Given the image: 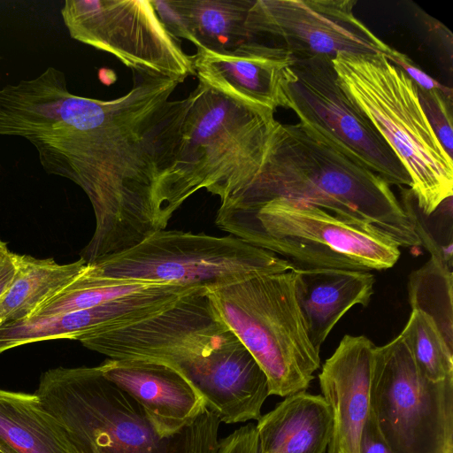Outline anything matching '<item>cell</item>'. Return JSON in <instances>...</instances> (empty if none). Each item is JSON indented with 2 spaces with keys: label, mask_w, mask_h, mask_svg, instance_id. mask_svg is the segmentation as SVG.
Masks as SVG:
<instances>
[{
  "label": "cell",
  "mask_w": 453,
  "mask_h": 453,
  "mask_svg": "<svg viewBox=\"0 0 453 453\" xmlns=\"http://www.w3.org/2000/svg\"><path fill=\"white\" fill-rule=\"evenodd\" d=\"M157 284L161 283L96 277L90 274L86 267L63 289L42 303L29 318L92 308L111 300L147 290Z\"/></svg>",
  "instance_id": "23"
},
{
  "label": "cell",
  "mask_w": 453,
  "mask_h": 453,
  "mask_svg": "<svg viewBox=\"0 0 453 453\" xmlns=\"http://www.w3.org/2000/svg\"><path fill=\"white\" fill-rule=\"evenodd\" d=\"M385 57L395 66L403 70L414 83L425 89H437L452 98V89L442 85L426 73L422 71L413 61L405 54L392 49Z\"/></svg>",
  "instance_id": "29"
},
{
  "label": "cell",
  "mask_w": 453,
  "mask_h": 453,
  "mask_svg": "<svg viewBox=\"0 0 453 453\" xmlns=\"http://www.w3.org/2000/svg\"><path fill=\"white\" fill-rule=\"evenodd\" d=\"M79 341L110 359L169 366L199 392L207 409L226 424L258 420L270 395L265 372L219 319L204 288L146 319L98 329Z\"/></svg>",
  "instance_id": "2"
},
{
  "label": "cell",
  "mask_w": 453,
  "mask_h": 453,
  "mask_svg": "<svg viewBox=\"0 0 453 453\" xmlns=\"http://www.w3.org/2000/svg\"><path fill=\"white\" fill-rule=\"evenodd\" d=\"M421 107L448 155H453L452 98L437 89L417 86Z\"/></svg>",
  "instance_id": "27"
},
{
  "label": "cell",
  "mask_w": 453,
  "mask_h": 453,
  "mask_svg": "<svg viewBox=\"0 0 453 453\" xmlns=\"http://www.w3.org/2000/svg\"><path fill=\"white\" fill-rule=\"evenodd\" d=\"M215 224L299 269L380 271L394 266L401 255L397 242L379 227L297 200L275 198L217 211Z\"/></svg>",
  "instance_id": "6"
},
{
  "label": "cell",
  "mask_w": 453,
  "mask_h": 453,
  "mask_svg": "<svg viewBox=\"0 0 453 453\" xmlns=\"http://www.w3.org/2000/svg\"><path fill=\"white\" fill-rule=\"evenodd\" d=\"M196 50L223 53L254 41L247 19L254 0H176Z\"/></svg>",
  "instance_id": "22"
},
{
  "label": "cell",
  "mask_w": 453,
  "mask_h": 453,
  "mask_svg": "<svg viewBox=\"0 0 453 453\" xmlns=\"http://www.w3.org/2000/svg\"><path fill=\"white\" fill-rule=\"evenodd\" d=\"M256 428L258 453H326L331 409L322 395L297 392L261 415Z\"/></svg>",
  "instance_id": "19"
},
{
  "label": "cell",
  "mask_w": 453,
  "mask_h": 453,
  "mask_svg": "<svg viewBox=\"0 0 453 453\" xmlns=\"http://www.w3.org/2000/svg\"><path fill=\"white\" fill-rule=\"evenodd\" d=\"M370 408L392 453H453V377L426 379L401 334L376 346Z\"/></svg>",
  "instance_id": "10"
},
{
  "label": "cell",
  "mask_w": 453,
  "mask_h": 453,
  "mask_svg": "<svg viewBox=\"0 0 453 453\" xmlns=\"http://www.w3.org/2000/svg\"><path fill=\"white\" fill-rule=\"evenodd\" d=\"M356 0H254L247 27L281 38L296 59L387 55L392 48L354 14Z\"/></svg>",
  "instance_id": "13"
},
{
  "label": "cell",
  "mask_w": 453,
  "mask_h": 453,
  "mask_svg": "<svg viewBox=\"0 0 453 453\" xmlns=\"http://www.w3.org/2000/svg\"><path fill=\"white\" fill-rule=\"evenodd\" d=\"M73 453H94V452L89 451V450L81 449L74 445V449H73Z\"/></svg>",
  "instance_id": "34"
},
{
  "label": "cell",
  "mask_w": 453,
  "mask_h": 453,
  "mask_svg": "<svg viewBox=\"0 0 453 453\" xmlns=\"http://www.w3.org/2000/svg\"><path fill=\"white\" fill-rule=\"evenodd\" d=\"M157 310L155 295L145 290L85 310L5 323L0 326V354L42 341H79L82 335L98 329L118 327L142 320Z\"/></svg>",
  "instance_id": "17"
},
{
  "label": "cell",
  "mask_w": 453,
  "mask_h": 453,
  "mask_svg": "<svg viewBox=\"0 0 453 453\" xmlns=\"http://www.w3.org/2000/svg\"><path fill=\"white\" fill-rule=\"evenodd\" d=\"M360 453H392L385 442L371 411L363 429Z\"/></svg>",
  "instance_id": "31"
},
{
  "label": "cell",
  "mask_w": 453,
  "mask_h": 453,
  "mask_svg": "<svg viewBox=\"0 0 453 453\" xmlns=\"http://www.w3.org/2000/svg\"><path fill=\"white\" fill-rule=\"evenodd\" d=\"M17 254L12 251L0 257V299L9 289L17 273Z\"/></svg>",
  "instance_id": "32"
},
{
  "label": "cell",
  "mask_w": 453,
  "mask_h": 453,
  "mask_svg": "<svg viewBox=\"0 0 453 453\" xmlns=\"http://www.w3.org/2000/svg\"><path fill=\"white\" fill-rule=\"evenodd\" d=\"M98 366L107 380L141 406L162 436L180 433L207 409L199 392L165 365L107 358Z\"/></svg>",
  "instance_id": "16"
},
{
  "label": "cell",
  "mask_w": 453,
  "mask_h": 453,
  "mask_svg": "<svg viewBox=\"0 0 453 453\" xmlns=\"http://www.w3.org/2000/svg\"><path fill=\"white\" fill-rule=\"evenodd\" d=\"M78 448L94 453H217L220 420L206 409L180 433L162 436L141 406L99 366L57 367L35 392Z\"/></svg>",
  "instance_id": "5"
},
{
  "label": "cell",
  "mask_w": 453,
  "mask_h": 453,
  "mask_svg": "<svg viewBox=\"0 0 453 453\" xmlns=\"http://www.w3.org/2000/svg\"><path fill=\"white\" fill-rule=\"evenodd\" d=\"M275 198L302 201L342 218L370 223L400 247L421 245L390 185L301 122L278 123L256 177L238 195L220 203L218 212Z\"/></svg>",
  "instance_id": "3"
},
{
  "label": "cell",
  "mask_w": 453,
  "mask_h": 453,
  "mask_svg": "<svg viewBox=\"0 0 453 453\" xmlns=\"http://www.w3.org/2000/svg\"><path fill=\"white\" fill-rule=\"evenodd\" d=\"M376 346L365 336L346 334L319 375L330 406L332 434L327 453H360L370 408V383Z\"/></svg>",
  "instance_id": "14"
},
{
  "label": "cell",
  "mask_w": 453,
  "mask_h": 453,
  "mask_svg": "<svg viewBox=\"0 0 453 453\" xmlns=\"http://www.w3.org/2000/svg\"><path fill=\"white\" fill-rule=\"evenodd\" d=\"M279 121L274 111L229 96L202 81L186 97L171 162L161 181L166 219L199 189L220 203L238 195L262 166Z\"/></svg>",
  "instance_id": "4"
},
{
  "label": "cell",
  "mask_w": 453,
  "mask_h": 453,
  "mask_svg": "<svg viewBox=\"0 0 453 453\" xmlns=\"http://www.w3.org/2000/svg\"><path fill=\"white\" fill-rule=\"evenodd\" d=\"M150 2L160 21L173 36L186 39L193 43V37L176 0H150Z\"/></svg>",
  "instance_id": "28"
},
{
  "label": "cell",
  "mask_w": 453,
  "mask_h": 453,
  "mask_svg": "<svg viewBox=\"0 0 453 453\" xmlns=\"http://www.w3.org/2000/svg\"><path fill=\"white\" fill-rule=\"evenodd\" d=\"M8 251H9V249L7 247V243L0 239V257L4 255Z\"/></svg>",
  "instance_id": "33"
},
{
  "label": "cell",
  "mask_w": 453,
  "mask_h": 453,
  "mask_svg": "<svg viewBox=\"0 0 453 453\" xmlns=\"http://www.w3.org/2000/svg\"><path fill=\"white\" fill-rule=\"evenodd\" d=\"M17 273L0 299V326L29 318L45 301L55 296L87 267L79 258L58 264L52 257L37 258L17 254Z\"/></svg>",
  "instance_id": "21"
},
{
  "label": "cell",
  "mask_w": 453,
  "mask_h": 453,
  "mask_svg": "<svg viewBox=\"0 0 453 453\" xmlns=\"http://www.w3.org/2000/svg\"><path fill=\"white\" fill-rule=\"evenodd\" d=\"M0 453H4L3 450L0 449Z\"/></svg>",
  "instance_id": "35"
},
{
  "label": "cell",
  "mask_w": 453,
  "mask_h": 453,
  "mask_svg": "<svg viewBox=\"0 0 453 453\" xmlns=\"http://www.w3.org/2000/svg\"><path fill=\"white\" fill-rule=\"evenodd\" d=\"M416 234L431 254L452 269V196L441 202L429 215L424 214L416 203L411 189H403L401 203Z\"/></svg>",
  "instance_id": "26"
},
{
  "label": "cell",
  "mask_w": 453,
  "mask_h": 453,
  "mask_svg": "<svg viewBox=\"0 0 453 453\" xmlns=\"http://www.w3.org/2000/svg\"><path fill=\"white\" fill-rule=\"evenodd\" d=\"M401 334L426 379L436 382L453 377V349L448 345L431 316L419 310H411Z\"/></svg>",
  "instance_id": "25"
},
{
  "label": "cell",
  "mask_w": 453,
  "mask_h": 453,
  "mask_svg": "<svg viewBox=\"0 0 453 453\" xmlns=\"http://www.w3.org/2000/svg\"><path fill=\"white\" fill-rule=\"evenodd\" d=\"M0 449L4 453H73L74 445L35 393L0 388Z\"/></svg>",
  "instance_id": "20"
},
{
  "label": "cell",
  "mask_w": 453,
  "mask_h": 453,
  "mask_svg": "<svg viewBox=\"0 0 453 453\" xmlns=\"http://www.w3.org/2000/svg\"><path fill=\"white\" fill-rule=\"evenodd\" d=\"M280 107L389 185L411 187L399 158L340 86L332 59H296L280 85Z\"/></svg>",
  "instance_id": "11"
},
{
  "label": "cell",
  "mask_w": 453,
  "mask_h": 453,
  "mask_svg": "<svg viewBox=\"0 0 453 453\" xmlns=\"http://www.w3.org/2000/svg\"><path fill=\"white\" fill-rule=\"evenodd\" d=\"M70 36L113 55L133 72L183 82L196 75L193 56L164 27L150 0H65Z\"/></svg>",
  "instance_id": "12"
},
{
  "label": "cell",
  "mask_w": 453,
  "mask_h": 453,
  "mask_svg": "<svg viewBox=\"0 0 453 453\" xmlns=\"http://www.w3.org/2000/svg\"><path fill=\"white\" fill-rule=\"evenodd\" d=\"M332 62L340 86L405 167L416 203L429 215L453 196V160L421 107L417 85L381 53H341Z\"/></svg>",
  "instance_id": "7"
},
{
  "label": "cell",
  "mask_w": 453,
  "mask_h": 453,
  "mask_svg": "<svg viewBox=\"0 0 453 453\" xmlns=\"http://www.w3.org/2000/svg\"><path fill=\"white\" fill-rule=\"evenodd\" d=\"M296 268L207 290L211 303L265 372L271 395L305 391L319 368L296 296Z\"/></svg>",
  "instance_id": "8"
},
{
  "label": "cell",
  "mask_w": 453,
  "mask_h": 453,
  "mask_svg": "<svg viewBox=\"0 0 453 453\" xmlns=\"http://www.w3.org/2000/svg\"><path fill=\"white\" fill-rule=\"evenodd\" d=\"M296 296L309 338L319 351L340 319L353 306H366L373 294L369 272L296 268Z\"/></svg>",
  "instance_id": "18"
},
{
  "label": "cell",
  "mask_w": 453,
  "mask_h": 453,
  "mask_svg": "<svg viewBox=\"0 0 453 453\" xmlns=\"http://www.w3.org/2000/svg\"><path fill=\"white\" fill-rule=\"evenodd\" d=\"M198 81L250 105L275 111L280 107V85L296 58L285 47L255 41L217 53L198 49L193 55Z\"/></svg>",
  "instance_id": "15"
},
{
  "label": "cell",
  "mask_w": 453,
  "mask_h": 453,
  "mask_svg": "<svg viewBox=\"0 0 453 453\" xmlns=\"http://www.w3.org/2000/svg\"><path fill=\"white\" fill-rule=\"evenodd\" d=\"M453 272L438 259H430L410 275L408 292L412 310L431 316L453 349Z\"/></svg>",
  "instance_id": "24"
},
{
  "label": "cell",
  "mask_w": 453,
  "mask_h": 453,
  "mask_svg": "<svg viewBox=\"0 0 453 453\" xmlns=\"http://www.w3.org/2000/svg\"><path fill=\"white\" fill-rule=\"evenodd\" d=\"M217 453H258L256 426L248 424L219 441Z\"/></svg>",
  "instance_id": "30"
},
{
  "label": "cell",
  "mask_w": 453,
  "mask_h": 453,
  "mask_svg": "<svg viewBox=\"0 0 453 453\" xmlns=\"http://www.w3.org/2000/svg\"><path fill=\"white\" fill-rule=\"evenodd\" d=\"M295 267L233 236L158 230L118 254L88 264L96 277L212 289L252 276Z\"/></svg>",
  "instance_id": "9"
},
{
  "label": "cell",
  "mask_w": 453,
  "mask_h": 453,
  "mask_svg": "<svg viewBox=\"0 0 453 453\" xmlns=\"http://www.w3.org/2000/svg\"><path fill=\"white\" fill-rule=\"evenodd\" d=\"M132 88L100 100L67 89L52 66L8 88L0 102V135L34 145L46 173L87 195L94 234L80 252L92 264L165 229L160 182L170 164L185 99L169 100L179 83L133 72Z\"/></svg>",
  "instance_id": "1"
}]
</instances>
